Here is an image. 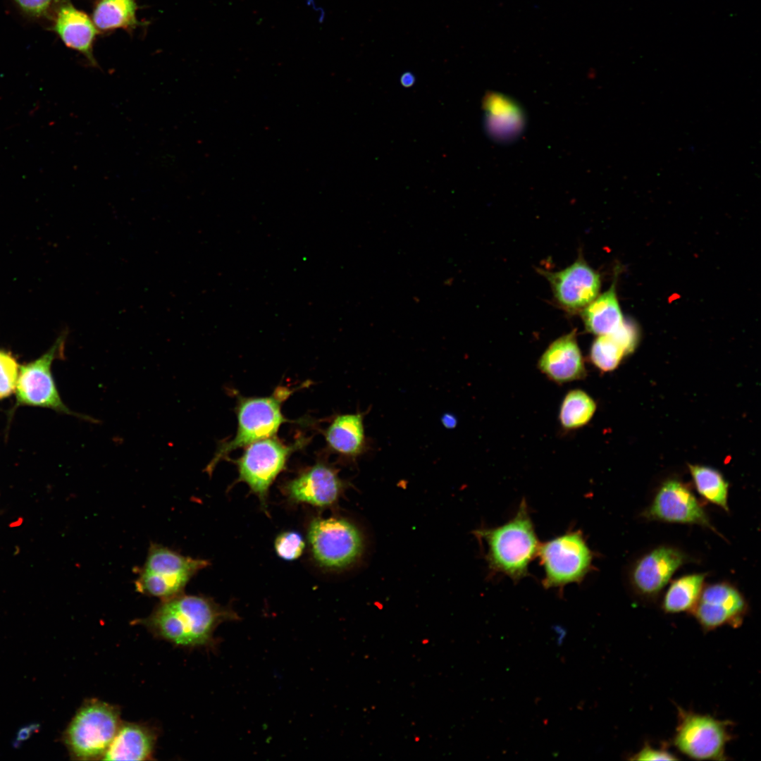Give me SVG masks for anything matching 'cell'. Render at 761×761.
Wrapping results in <instances>:
<instances>
[{
    "instance_id": "4fadbf2b",
    "label": "cell",
    "mask_w": 761,
    "mask_h": 761,
    "mask_svg": "<svg viewBox=\"0 0 761 761\" xmlns=\"http://www.w3.org/2000/svg\"><path fill=\"white\" fill-rule=\"evenodd\" d=\"M541 273L548 280L559 304L569 311L582 310L599 294L600 276L581 256L563 270Z\"/></svg>"
},
{
    "instance_id": "9c48e42d",
    "label": "cell",
    "mask_w": 761,
    "mask_h": 761,
    "mask_svg": "<svg viewBox=\"0 0 761 761\" xmlns=\"http://www.w3.org/2000/svg\"><path fill=\"white\" fill-rule=\"evenodd\" d=\"M546 588L580 583L592 569L593 552L580 531H568L539 546Z\"/></svg>"
},
{
    "instance_id": "3957f363",
    "label": "cell",
    "mask_w": 761,
    "mask_h": 761,
    "mask_svg": "<svg viewBox=\"0 0 761 761\" xmlns=\"http://www.w3.org/2000/svg\"><path fill=\"white\" fill-rule=\"evenodd\" d=\"M290 389L280 386L271 395L265 397L237 395L235 435L218 444L204 471L211 475L216 465L227 459L231 452L255 441L276 436L282 424L288 421L282 412V405L294 392L295 390Z\"/></svg>"
},
{
    "instance_id": "8992f818",
    "label": "cell",
    "mask_w": 761,
    "mask_h": 761,
    "mask_svg": "<svg viewBox=\"0 0 761 761\" xmlns=\"http://www.w3.org/2000/svg\"><path fill=\"white\" fill-rule=\"evenodd\" d=\"M209 565L206 559L185 556L151 543L144 564L135 570V590L160 600L173 598L183 593L189 581Z\"/></svg>"
},
{
    "instance_id": "277c9868",
    "label": "cell",
    "mask_w": 761,
    "mask_h": 761,
    "mask_svg": "<svg viewBox=\"0 0 761 761\" xmlns=\"http://www.w3.org/2000/svg\"><path fill=\"white\" fill-rule=\"evenodd\" d=\"M121 723L118 705L97 698L86 699L62 735L70 758L102 760Z\"/></svg>"
},
{
    "instance_id": "83f0119b",
    "label": "cell",
    "mask_w": 761,
    "mask_h": 761,
    "mask_svg": "<svg viewBox=\"0 0 761 761\" xmlns=\"http://www.w3.org/2000/svg\"><path fill=\"white\" fill-rule=\"evenodd\" d=\"M18 365L10 354L0 350V399L15 390L18 377Z\"/></svg>"
},
{
    "instance_id": "cb8c5ba5",
    "label": "cell",
    "mask_w": 761,
    "mask_h": 761,
    "mask_svg": "<svg viewBox=\"0 0 761 761\" xmlns=\"http://www.w3.org/2000/svg\"><path fill=\"white\" fill-rule=\"evenodd\" d=\"M706 575L692 574L674 581L664 594L661 607L666 614L691 612L704 587Z\"/></svg>"
},
{
    "instance_id": "f546056e",
    "label": "cell",
    "mask_w": 761,
    "mask_h": 761,
    "mask_svg": "<svg viewBox=\"0 0 761 761\" xmlns=\"http://www.w3.org/2000/svg\"><path fill=\"white\" fill-rule=\"evenodd\" d=\"M18 5L27 13L40 16L48 10L53 0H15Z\"/></svg>"
},
{
    "instance_id": "ba28073f",
    "label": "cell",
    "mask_w": 761,
    "mask_h": 761,
    "mask_svg": "<svg viewBox=\"0 0 761 761\" xmlns=\"http://www.w3.org/2000/svg\"><path fill=\"white\" fill-rule=\"evenodd\" d=\"M677 722L672 745L695 760H728L727 744L732 740L734 722L676 706Z\"/></svg>"
},
{
    "instance_id": "603a6c76",
    "label": "cell",
    "mask_w": 761,
    "mask_h": 761,
    "mask_svg": "<svg viewBox=\"0 0 761 761\" xmlns=\"http://www.w3.org/2000/svg\"><path fill=\"white\" fill-rule=\"evenodd\" d=\"M135 0H99L94 8L92 21L102 31L135 29L142 25L136 16Z\"/></svg>"
},
{
    "instance_id": "7c38bea8",
    "label": "cell",
    "mask_w": 761,
    "mask_h": 761,
    "mask_svg": "<svg viewBox=\"0 0 761 761\" xmlns=\"http://www.w3.org/2000/svg\"><path fill=\"white\" fill-rule=\"evenodd\" d=\"M748 611L742 593L731 584L722 582L703 587L691 611L704 633L729 626L740 627Z\"/></svg>"
},
{
    "instance_id": "4316f807",
    "label": "cell",
    "mask_w": 761,
    "mask_h": 761,
    "mask_svg": "<svg viewBox=\"0 0 761 761\" xmlns=\"http://www.w3.org/2000/svg\"><path fill=\"white\" fill-rule=\"evenodd\" d=\"M306 545L304 536L295 530L280 532L276 537L273 543L277 556L287 562L299 559L303 555Z\"/></svg>"
},
{
    "instance_id": "ffe728a7",
    "label": "cell",
    "mask_w": 761,
    "mask_h": 761,
    "mask_svg": "<svg viewBox=\"0 0 761 761\" xmlns=\"http://www.w3.org/2000/svg\"><path fill=\"white\" fill-rule=\"evenodd\" d=\"M637 340L636 327L631 322L624 321L614 331L598 335L591 347V361L601 371H612L624 356L633 352Z\"/></svg>"
},
{
    "instance_id": "9a60e30c",
    "label": "cell",
    "mask_w": 761,
    "mask_h": 761,
    "mask_svg": "<svg viewBox=\"0 0 761 761\" xmlns=\"http://www.w3.org/2000/svg\"><path fill=\"white\" fill-rule=\"evenodd\" d=\"M687 560L681 550L660 546L643 555L634 565L631 583L642 597L652 598L662 590L675 571Z\"/></svg>"
},
{
    "instance_id": "44dd1931",
    "label": "cell",
    "mask_w": 761,
    "mask_h": 761,
    "mask_svg": "<svg viewBox=\"0 0 761 761\" xmlns=\"http://www.w3.org/2000/svg\"><path fill=\"white\" fill-rule=\"evenodd\" d=\"M582 318L587 330L597 335L608 334L622 323L614 283L582 309Z\"/></svg>"
},
{
    "instance_id": "4dcf8cb0",
    "label": "cell",
    "mask_w": 761,
    "mask_h": 761,
    "mask_svg": "<svg viewBox=\"0 0 761 761\" xmlns=\"http://www.w3.org/2000/svg\"><path fill=\"white\" fill-rule=\"evenodd\" d=\"M441 422L445 428H454L457 424V417L451 413H445L441 416Z\"/></svg>"
},
{
    "instance_id": "8fae6325",
    "label": "cell",
    "mask_w": 761,
    "mask_h": 761,
    "mask_svg": "<svg viewBox=\"0 0 761 761\" xmlns=\"http://www.w3.org/2000/svg\"><path fill=\"white\" fill-rule=\"evenodd\" d=\"M347 486L338 468L319 459L283 481L280 490L291 506L307 505L321 511L335 507Z\"/></svg>"
},
{
    "instance_id": "1f68e13d",
    "label": "cell",
    "mask_w": 761,
    "mask_h": 761,
    "mask_svg": "<svg viewBox=\"0 0 761 761\" xmlns=\"http://www.w3.org/2000/svg\"><path fill=\"white\" fill-rule=\"evenodd\" d=\"M415 82V77L410 72L404 73L400 77V83L405 87H409Z\"/></svg>"
},
{
    "instance_id": "484cf974",
    "label": "cell",
    "mask_w": 761,
    "mask_h": 761,
    "mask_svg": "<svg viewBox=\"0 0 761 761\" xmlns=\"http://www.w3.org/2000/svg\"><path fill=\"white\" fill-rule=\"evenodd\" d=\"M596 409L594 400L584 391L574 390L565 396L560 408L559 421L567 429L580 428L593 417Z\"/></svg>"
},
{
    "instance_id": "7402d4cb",
    "label": "cell",
    "mask_w": 761,
    "mask_h": 761,
    "mask_svg": "<svg viewBox=\"0 0 761 761\" xmlns=\"http://www.w3.org/2000/svg\"><path fill=\"white\" fill-rule=\"evenodd\" d=\"M485 107L486 128L492 137L507 140L519 133L523 115L512 101L502 97L490 96L485 99Z\"/></svg>"
},
{
    "instance_id": "f1b7e54d",
    "label": "cell",
    "mask_w": 761,
    "mask_h": 761,
    "mask_svg": "<svg viewBox=\"0 0 761 761\" xmlns=\"http://www.w3.org/2000/svg\"><path fill=\"white\" fill-rule=\"evenodd\" d=\"M629 760L639 761L678 760L679 758L664 746L654 747L649 742H645L635 753L631 755Z\"/></svg>"
},
{
    "instance_id": "2e32d148",
    "label": "cell",
    "mask_w": 761,
    "mask_h": 761,
    "mask_svg": "<svg viewBox=\"0 0 761 761\" xmlns=\"http://www.w3.org/2000/svg\"><path fill=\"white\" fill-rule=\"evenodd\" d=\"M367 412L339 414L323 431L327 450L348 463L356 462L369 449L364 417Z\"/></svg>"
},
{
    "instance_id": "d6986e66",
    "label": "cell",
    "mask_w": 761,
    "mask_h": 761,
    "mask_svg": "<svg viewBox=\"0 0 761 761\" xmlns=\"http://www.w3.org/2000/svg\"><path fill=\"white\" fill-rule=\"evenodd\" d=\"M54 29L68 47L82 54L90 66H98L92 47L99 32L86 13L70 2L63 3L58 10Z\"/></svg>"
},
{
    "instance_id": "7a4b0ae2",
    "label": "cell",
    "mask_w": 761,
    "mask_h": 761,
    "mask_svg": "<svg viewBox=\"0 0 761 761\" xmlns=\"http://www.w3.org/2000/svg\"><path fill=\"white\" fill-rule=\"evenodd\" d=\"M476 533L486 543V560L493 571L514 581L528 574V565L538 555L540 545L525 501L507 523L479 529Z\"/></svg>"
},
{
    "instance_id": "5bb4252c",
    "label": "cell",
    "mask_w": 761,
    "mask_h": 761,
    "mask_svg": "<svg viewBox=\"0 0 761 761\" xmlns=\"http://www.w3.org/2000/svg\"><path fill=\"white\" fill-rule=\"evenodd\" d=\"M649 519L697 524L714 529L703 507L688 486L677 480L665 481L645 512Z\"/></svg>"
},
{
    "instance_id": "6da1fadb",
    "label": "cell",
    "mask_w": 761,
    "mask_h": 761,
    "mask_svg": "<svg viewBox=\"0 0 761 761\" xmlns=\"http://www.w3.org/2000/svg\"><path fill=\"white\" fill-rule=\"evenodd\" d=\"M237 613L210 597L184 593L161 600L147 617L134 619L154 637L175 646L215 650L218 639L214 636L223 622L238 621Z\"/></svg>"
},
{
    "instance_id": "d4e9b609",
    "label": "cell",
    "mask_w": 761,
    "mask_h": 761,
    "mask_svg": "<svg viewBox=\"0 0 761 761\" xmlns=\"http://www.w3.org/2000/svg\"><path fill=\"white\" fill-rule=\"evenodd\" d=\"M695 486L699 494L711 502L729 512V484L716 469L701 465H689Z\"/></svg>"
},
{
    "instance_id": "52a82bcc",
    "label": "cell",
    "mask_w": 761,
    "mask_h": 761,
    "mask_svg": "<svg viewBox=\"0 0 761 761\" xmlns=\"http://www.w3.org/2000/svg\"><path fill=\"white\" fill-rule=\"evenodd\" d=\"M305 441V439L299 438L288 445L276 436L261 439L246 446L242 454L233 460L238 472L234 483H246L250 493L257 497L263 512L268 516L270 487L286 468L291 454L303 446Z\"/></svg>"
},
{
    "instance_id": "e0dca14e",
    "label": "cell",
    "mask_w": 761,
    "mask_h": 761,
    "mask_svg": "<svg viewBox=\"0 0 761 761\" xmlns=\"http://www.w3.org/2000/svg\"><path fill=\"white\" fill-rule=\"evenodd\" d=\"M538 366L541 372L558 383L584 378L586 369L575 330L552 342L541 355Z\"/></svg>"
},
{
    "instance_id": "5b68a950",
    "label": "cell",
    "mask_w": 761,
    "mask_h": 761,
    "mask_svg": "<svg viewBox=\"0 0 761 761\" xmlns=\"http://www.w3.org/2000/svg\"><path fill=\"white\" fill-rule=\"evenodd\" d=\"M307 540L311 560L327 571L349 568L364 550V538L359 528L338 516H312L307 525Z\"/></svg>"
},
{
    "instance_id": "ac0fdd59",
    "label": "cell",
    "mask_w": 761,
    "mask_h": 761,
    "mask_svg": "<svg viewBox=\"0 0 761 761\" xmlns=\"http://www.w3.org/2000/svg\"><path fill=\"white\" fill-rule=\"evenodd\" d=\"M158 737V729L149 724L122 722L102 760H152Z\"/></svg>"
},
{
    "instance_id": "30bf717a",
    "label": "cell",
    "mask_w": 761,
    "mask_h": 761,
    "mask_svg": "<svg viewBox=\"0 0 761 761\" xmlns=\"http://www.w3.org/2000/svg\"><path fill=\"white\" fill-rule=\"evenodd\" d=\"M67 332L61 333L51 347L37 359L20 367L16 383L19 402L49 407L79 419L97 423L98 420L69 409L61 400L54 381L51 367L53 361L63 357Z\"/></svg>"
}]
</instances>
